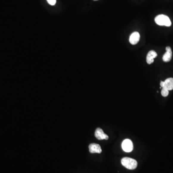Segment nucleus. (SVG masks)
Instances as JSON below:
<instances>
[{
    "instance_id": "obj_1",
    "label": "nucleus",
    "mask_w": 173,
    "mask_h": 173,
    "mask_svg": "<svg viewBox=\"0 0 173 173\" xmlns=\"http://www.w3.org/2000/svg\"><path fill=\"white\" fill-rule=\"evenodd\" d=\"M122 165L128 169L134 170L137 168L138 163L137 161L132 158L124 157L121 160Z\"/></svg>"
},
{
    "instance_id": "obj_2",
    "label": "nucleus",
    "mask_w": 173,
    "mask_h": 173,
    "mask_svg": "<svg viewBox=\"0 0 173 173\" xmlns=\"http://www.w3.org/2000/svg\"><path fill=\"white\" fill-rule=\"evenodd\" d=\"M155 22L159 26L170 27L171 25V21L167 15H160L155 18Z\"/></svg>"
},
{
    "instance_id": "obj_3",
    "label": "nucleus",
    "mask_w": 173,
    "mask_h": 173,
    "mask_svg": "<svg viewBox=\"0 0 173 173\" xmlns=\"http://www.w3.org/2000/svg\"><path fill=\"white\" fill-rule=\"evenodd\" d=\"M122 149L127 152H132L133 149V145L132 141L129 139H126L123 141L122 144Z\"/></svg>"
},
{
    "instance_id": "obj_4",
    "label": "nucleus",
    "mask_w": 173,
    "mask_h": 173,
    "mask_svg": "<svg viewBox=\"0 0 173 173\" xmlns=\"http://www.w3.org/2000/svg\"><path fill=\"white\" fill-rule=\"evenodd\" d=\"M95 136L99 140H108L109 137L101 128H97L95 132Z\"/></svg>"
},
{
    "instance_id": "obj_5",
    "label": "nucleus",
    "mask_w": 173,
    "mask_h": 173,
    "mask_svg": "<svg viewBox=\"0 0 173 173\" xmlns=\"http://www.w3.org/2000/svg\"><path fill=\"white\" fill-rule=\"evenodd\" d=\"M89 151L91 153H100L102 152V149L100 145L96 143H91L88 146Z\"/></svg>"
},
{
    "instance_id": "obj_6",
    "label": "nucleus",
    "mask_w": 173,
    "mask_h": 173,
    "mask_svg": "<svg viewBox=\"0 0 173 173\" xmlns=\"http://www.w3.org/2000/svg\"><path fill=\"white\" fill-rule=\"evenodd\" d=\"M140 35L138 32H134L131 34L130 37V42L132 45H135L140 40Z\"/></svg>"
},
{
    "instance_id": "obj_7",
    "label": "nucleus",
    "mask_w": 173,
    "mask_h": 173,
    "mask_svg": "<svg viewBox=\"0 0 173 173\" xmlns=\"http://www.w3.org/2000/svg\"><path fill=\"white\" fill-rule=\"evenodd\" d=\"M172 52L170 47H166V52L164 54L163 57V60L164 62H168L170 61L172 58Z\"/></svg>"
},
{
    "instance_id": "obj_8",
    "label": "nucleus",
    "mask_w": 173,
    "mask_h": 173,
    "mask_svg": "<svg viewBox=\"0 0 173 173\" xmlns=\"http://www.w3.org/2000/svg\"><path fill=\"white\" fill-rule=\"evenodd\" d=\"M157 56V54L156 52L153 50L150 51L147 54V57H146V61L148 64H152L154 62V59Z\"/></svg>"
},
{
    "instance_id": "obj_9",
    "label": "nucleus",
    "mask_w": 173,
    "mask_h": 173,
    "mask_svg": "<svg viewBox=\"0 0 173 173\" xmlns=\"http://www.w3.org/2000/svg\"><path fill=\"white\" fill-rule=\"evenodd\" d=\"M169 91L173 90V78H168L164 81V87Z\"/></svg>"
},
{
    "instance_id": "obj_10",
    "label": "nucleus",
    "mask_w": 173,
    "mask_h": 173,
    "mask_svg": "<svg viewBox=\"0 0 173 173\" xmlns=\"http://www.w3.org/2000/svg\"><path fill=\"white\" fill-rule=\"evenodd\" d=\"M161 94L163 97H167L169 94V91L165 88H162Z\"/></svg>"
},
{
    "instance_id": "obj_11",
    "label": "nucleus",
    "mask_w": 173,
    "mask_h": 173,
    "mask_svg": "<svg viewBox=\"0 0 173 173\" xmlns=\"http://www.w3.org/2000/svg\"><path fill=\"white\" fill-rule=\"evenodd\" d=\"M47 1L51 5H54L56 3V0H47Z\"/></svg>"
},
{
    "instance_id": "obj_12",
    "label": "nucleus",
    "mask_w": 173,
    "mask_h": 173,
    "mask_svg": "<svg viewBox=\"0 0 173 173\" xmlns=\"http://www.w3.org/2000/svg\"><path fill=\"white\" fill-rule=\"evenodd\" d=\"M160 86H161V87H162V88L164 87V81H161V82H160Z\"/></svg>"
},
{
    "instance_id": "obj_13",
    "label": "nucleus",
    "mask_w": 173,
    "mask_h": 173,
    "mask_svg": "<svg viewBox=\"0 0 173 173\" xmlns=\"http://www.w3.org/2000/svg\"><path fill=\"white\" fill-rule=\"evenodd\" d=\"M94 1H98V0H94Z\"/></svg>"
}]
</instances>
